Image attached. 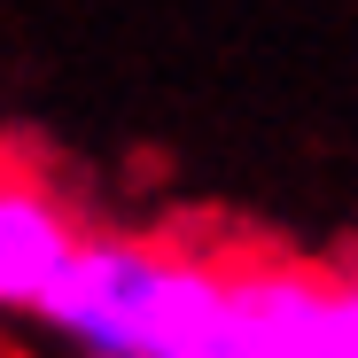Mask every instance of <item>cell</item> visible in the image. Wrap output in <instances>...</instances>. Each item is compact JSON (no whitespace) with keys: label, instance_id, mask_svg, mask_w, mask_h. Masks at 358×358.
I'll use <instances>...</instances> for the list:
<instances>
[{"label":"cell","instance_id":"1","mask_svg":"<svg viewBox=\"0 0 358 358\" xmlns=\"http://www.w3.org/2000/svg\"><path fill=\"white\" fill-rule=\"evenodd\" d=\"M250 312L265 358H350V320H343V273L327 265H296L280 250H250L242 265Z\"/></svg>","mask_w":358,"mask_h":358},{"label":"cell","instance_id":"3","mask_svg":"<svg viewBox=\"0 0 358 358\" xmlns=\"http://www.w3.org/2000/svg\"><path fill=\"white\" fill-rule=\"evenodd\" d=\"M343 320H350V358H358V265H343Z\"/></svg>","mask_w":358,"mask_h":358},{"label":"cell","instance_id":"4","mask_svg":"<svg viewBox=\"0 0 358 358\" xmlns=\"http://www.w3.org/2000/svg\"><path fill=\"white\" fill-rule=\"evenodd\" d=\"M16 164H24V148H8V141H0V187L16 179Z\"/></svg>","mask_w":358,"mask_h":358},{"label":"cell","instance_id":"2","mask_svg":"<svg viewBox=\"0 0 358 358\" xmlns=\"http://www.w3.org/2000/svg\"><path fill=\"white\" fill-rule=\"evenodd\" d=\"M78 257H86V234L71 203L31 164H16V179L0 187V304H39Z\"/></svg>","mask_w":358,"mask_h":358}]
</instances>
